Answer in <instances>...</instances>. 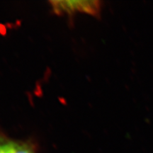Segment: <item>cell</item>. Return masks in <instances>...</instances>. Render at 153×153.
Returning a JSON list of instances; mask_svg holds the SVG:
<instances>
[{
  "instance_id": "obj_3",
  "label": "cell",
  "mask_w": 153,
  "mask_h": 153,
  "mask_svg": "<svg viewBox=\"0 0 153 153\" xmlns=\"http://www.w3.org/2000/svg\"><path fill=\"white\" fill-rule=\"evenodd\" d=\"M6 136L0 135V153H9L5 141Z\"/></svg>"
},
{
  "instance_id": "obj_1",
  "label": "cell",
  "mask_w": 153,
  "mask_h": 153,
  "mask_svg": "<svg viewBox=\"0 0 153 153\" xmlns=\"http://www.w3.org/2000/svg\"><path fill=\"white\" fill-rule=\"evenodd\" d=\"M51 9L57 15H72L79 14L99 16L101 3L99 1H50Z\"/></svg>"
},
{
  "instance_id": "obj_2",
  "label": "cell",
  "mask_w": 153,
  "mask_h": 153,
  "mask_svg": "<svg viewBox=\"0 0 153 153\" xmlns=\"http://www.w3.org/2000/svg\"><path fill=\"white\" fill-rule=\"evenodd\" d=\"M6 145L9 153H36L35 148L31 143L16 140L6 137Z\"/></svg>"
}]
</instances>
